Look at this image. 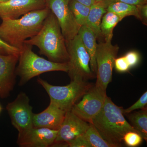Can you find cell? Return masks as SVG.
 I'll use <instances>...</instances> for the list:
<instances>
[{"label":"cell","instance_id":"obj_14","mask_svg":"<svg viewBox=\"0 0 147 147\" xmlns=\"http://www.w3.org/2000/svg\"><path fill=\"white\" fill-rule=\"evenodd\" d=\"M45 7V0H8L0 2V18H18L32 11Z\"/></svg>","mask_w":147,"mask_h":147},{"label":"cell","instance_id":"obj_1","mask_svg":"<svg viewBox=\"0 0 147 147\" xmlns=\"http://www.w3.org/2000/svg\"><path fill=\"white\" fill-rule=\"evenodd\" d=\"M24 43L37 46L40 53L51 61L58 63L68 62L65 39L57 19L50 10L38 32L30 39L25 40Z\"/></svg>","mask_w":147,"mask_h":147},{"label":"cell","instance_id":"obj_21","mask_svg":"<svg viewBox=\"0 0 147 147\" xmlns=\"http://www.w3.org/2000/svg\"><path fill=\"white\" fill-rule=\"evenodd\" d=\"M69 7L76 23L80 27L86 24L90 7L84 5L75 0H70Z\"/></svg>","mask_w":147,"mask_h":147},{"label":"cell","instance_id":"obj_9","mask_svg":"<svg viewBox=\"0 0 147 147\" xmlns=\"http://www.w3.org/2000/svg\"><path fill=\"white\" fill-rule=\"evenodd\" d=\"M106 96V93L93 85L83 96L82 100L73 105L71 111L83 120L91 123L102 109Z\"/></svg>","mask_w":147,"mask_h":147},{"label":"cell","instance_id":"obj_32","mask_svg":"<svg viewBox=\"0 0 147 147\" xmlns=\"http://www.w3.org/2000/svg\"><path fill=\"white\" fill-rule=\"evenodd\" d=\"M8 1V0H0V2H4Z\"/></svg>","mask_w":147,"mask_h":147},{"label":"cell","instance_id":"obj_8","mask_svg":"<svg viewBox=\"0 0 147 147\" xmlns=\"http://www.w3.org/2000/svg\"><path fill=\"white\" fill-rule=\"evenodd\" d=\"M30 99L24 92L17 95L15 100L9 102L6 110L12 125L18 130V134L28 130L33 125L34 113L32 107L30 104Z\"/></svg>","mask_w":147,"mask_h":147},{"label":"cell","instance_id":"obj_4","mask_svg":"<svg viewBox=\"0 0 147 147\" xmlns=\"http://www.w3.org/2000/svg\"><path fill=\"white\" fill-rule=\"evenodd\" d=\"M31 45L24 43L20 49L16 75L20 77L19 86L26 84L36 76L45 72L62 71L68 72V63H58L39 57L32 50Z\"/></svg>","mask_w":147,"mask_h":147},{"label":"cell","instance_id":"obj_20","mask_svg":"<svg viewBox=\"0 0 147 147\" xmlns=\"http://www.w3.org/2000/svg\"><path fill=\"white\" fill-rule=\"evenodd\" d=\"M107 11L113 12L123 19L127 16H133L139 18L138 6L117 1L110 4L107 7Z\"/></svg>","mask_w":147,"mask_h":147},{"label":"cell","instance_id":"obj_25","mask_svg":"<svg viewBox=\"0 0 147 147\" xmlns=\"http://www.w3.org/2000/svg\"><path fill=\"white\" fill-rule=\"evenodd\" d=\"M20 50L7 43L0 37V54L5 55H20Z\"/></svg>","mask_w":147,"mask_h":147},{"label":"cell","instance_id":"obj_6","mask_svg":"<svg viewBox=\"0 0 147 147\" xmlns=\"http://www.w3.org/2000/svg\"><path fill=\"white\" fill-rule=\"evenodd\" d=\"M66 45L69 55L67 73L71 80L75 77L86 81L95 78L96 74L90 67L89 55L79 35L66 42Z\"/></svg>","mask_w":147,"mask_h":147},{"label":"cell","instance_id":"obj_17","mask_svg":"<svg viewBox=\"0 0 147 147\" xmlns=\"http://www.w3.org/2000/svg\"><path fill=\"white\" fill-rule=\"evenodd\" d=\"M107 12V8L100 2L95 3L90 7L89 13L85 25L93 32L96 39L101 40L102 37L100 25L103 15Z\"/></svg>","mask_w":147,"mask_h":147},{"label":"cell","instance_id":"obj_18","mask_svg":"<svg viewBox=\"0 0 147 147\" xmlns=\"http://www.w3.org/2000/svg\"><path fill=\"white\" fill-rule=\"evenodd\" d=\"M131 123V125L143 138L147 139V107L139 111L125 114Z\"/></svg>","mask_w":147,"mask_h":147},{"label":"cell","instance_id":"obj_28","mask_svg":"<svg viewBox=\"0 0 147 147\" xmlns=\"http://www.w3.org/2000/svg\"><path fill=\"white\" fill-rule=\"evenodd\" d=\"M124 57L130 68L137 65L140 61V55L136 51L129 52Z\"/></svg>","mask_w":147,"mask_h":147},{"label":"cell","instance_id":"obj_12","mask_svg":"<svg viewBox=\"0 0 147 147\" xmlns=\"http://www.w3.org/2000/svg\"><path fill=\"white\" fill-rule=\"evenodd\" d=\"M57 133L58 130L33 126L18 134L17 144L21 147H52Z\"/></svg>","mask_w":147,"mask_h":147},{"label":"cell","instance_id":"obj_30","mask_svg":"<svg viewBox=\"0 0 147 147\" xmlns=\"http://www.w3.org/2000/svg\"><path fill=\"white\" fill-rule=\"evenodd\" d=\"M139 18L143 24L147 25V4L138 6Z\"/></svg>","mask_w":147,"mask_h":147},{"label":"cell","instance_id":"obj_16","mask_svg":"<svg viewBox=\"0 0 147 147\" xmlns=\"http://www.w3.org/2000/svg\"><path fill=\"white\" fill-rule=\"evenodd\" d=\"M78 34L81 38L84 47L89 55L91 69L96 74L97 69L96 57L98 46L96 36L93 32L85 25L81 27Z\"/></svg>","mask_w":147,"mask_h":147},{"label":"cell","instance_id":"obj_31","mask_svg":"<svg viewBox=\"0 0 147 147\" xmlns=\"http://www.w3.org/2000/svg\"><path fill=\"white\" fill-rule=\"evenodd\" d=\"M76 1L87 6L91 7L96 3L95 0H75Z\"/></svg>","mask_w":147,"mask_h":147},{"label":"cell","instance_id":"obj_2","mask_svg":"<svg viewBox=\"0 0 147 147\" xmlns=\"http://www.w3.org/2000/svg\"><path fill=\"white\" fill-rule=\"evenodd\" d=\"M123 109L107 95L100 113L92 121L91 123L112 147L122 146L123 137L127 132H137L125 118Z\"/></svg>","mask_w":147,"mask_h":147},{"label":"cell","instance_id":"obj_15","mask_svg":"<svg viewBox=\"0 0 147 147\" xmlns=\"http://www.w3.org/2000/svg\"><path fill=\"white\" fill-rule=\"evenodd\" d=\"M66 112L50 102L45 110L38 114H34L33 125L34 127L58 130L63 121Z\"/></svg>","mask_w":147,"mask_h":147},{"label":"cell","instance_id":"obj_26","mask_svg":"<svg viewBox=\"0 0 147 147\" xmlns=\"http://www.w3.org/2000/svg\"><path fill=\"white\" fill-rule=\"evenodd\" d=\"M67 146L70 147H92L84 134L76 137L67 143Z\"/></svg>","mask_w":147,"mask_h":147},{"label":"cell","instance_id":"obj_34","mask_svg":"<svg viewBox=\"0 0 147 147\" xmlns=\"http://www.w3.org/2000/svg\"><path fill=\"white\" fill-rule=\"evenodd\" d=\"M102 1V0H95L96 3L98 2L101 1Z\"/></svg>","mask_w":147,"mask_h":147},{"label":"cell","instance_id":"obj_22","mask_svg":"<svg viewBox=\"0 0 147 147\" xmlns=\"http://www.w3.org/2000/svg\"><path fill=\"white\" fill-rule=\"evenodd\" d=\"M84 135L92 147H112L101 137L92 124L90 123L89 127Z\"/></svg>","mask_w":147,"mask_h":147},{"label":"cell","instance_id":"obj_19","mask_svg":"<svg viewBox=\"0 0 147 147\" xmlns=\"http://www.w3.org/2000/svg\"><path fill=\"white\" fill-rule=\"evenodd\" d=\"M122 19L120 16L110 11H107L103 15L100 23V29L104 41L112 40L114 28Z\"/></svg>","mask_w":147,"mask_h":147},{"label":"cell","instance_id":"obj_10","mask_svg":"<svg viewBox=\"0 0 147 147\" xmlns=\"http://www.w3.org/2000/svg\"><path fill=\"white\" fill-rule=\"evenodd\" d=\"M46 7L55 15L61 27L65 42L78 34L81 27L76 23L69 7L70 0H45Z\"/></svg>","mask_w":147,"mask_h":147},{"label":"cell","instance_id":"obj_7","mask_svg":"<svg viewBox=\"0 0 147 147\" xmlns=\"http://www.w3.org/2000/svg\"><path fill=\"white\" fill-rule=\"evenodd\" d=\"M119 47L113 45L111 41L100 42L96 50V82L95 86L106 93L108 84L112 81L113 68Z\"/></svg>","mask_w":147,"mask_h":147},{"label":"cell","instance_id":"obj_5","mask_svg":"<svg viewBox=\"0 0 147 147\" xmlns=\"http://www.w3.org/2000/svg\"><path fill=\"white\" fill-rule=\"evenodd\" d=\"M37 82L47 92L50 102L65 112L70 111L73 105L93 86L79 77L74 78L65 86H54L40 78L37 79Z\"/></svg>","mask_w":147,"mask_h":147},{"label":"cell","instance_id":"obj_24","mask_svg":"<svg viewBox=\"0 0 147 147\" xmlns=\"http://www.w3.org/2000/svg\"><path fill=\"white\" fill-rule=\"evenodd\" d=\"M147 92L146 91L133 105L126 109H123L124 115L131 113L138 109H142L146 108L147 107Z\"/></svg>","mask_w":147,"mask_h":147},{"label":"cell","instance_id":"obj_13","mask_svg":"<svg viewBox=\"0 0 147 147\" xmlns=\"http://www.w3.org/2000/svg\"><path fill=\"white\" fill-rule=\"evenodd\" d=\"M18 55L0 54V98L8 97L16 83V66Z\"/></svg>","mask_w":147,"mask_h":147},{"label":"cell","instance_id":"obj_11","mask_svg":"<svg viewBox=\"0 0 147 147\" xmlns=\"http://www.w3.org/2000/svg\"><path fill=\"white\" fill-rule=\"evenodd\" d=\"M89 125V123L80 118L71 110L67 111L52 147L67 146L68 142L84 134Z\"/></svg>","mask_w":147,"mask_h":147},{"label":"cell","instance_id":"obj_23","mask_svg":"<svg viewBox=\"0 0 147 147\" xmlns=\"http://www.w3.org/2000/svg\"><path fill=\"white\" fill-rule=\"evenodd\" d=\"M143 138L137 132L129 131L125 134L123 142L127 146L135 147L139 146L143 142Z\"/></svg>","mask_w":147,"mask_h":147},{"label":"cell","instance_id":"obj_27","mask_svg":"<svg viewBox=\"0 0 147 147\" xmlns=\"http://www.w3.org/2000/svg\"><path fill=\"white\" fill-rule=\"evenodd\" d=\"M114 67L117 71L119 72H126L130 68L124 56L116 58Z\"/></svg>","mask_w":147,"mask_h":147},{"label":"cell","instance_id":"obj_3","mask_svg":"<svg viewBox=\"0 0 147 147\" xmlns=\"http://www.w3.org/2000/svg\"><path fill=\"white\" fill-rule=\"evenodd\" d=\"M50 11L46 7L32 11L20 18H1L0 37L7 43L20 50L25 40L38 32Z\"/></svg>","mask_w":147,"mask_h":147},{"label":"cell","instance_id":"obj_29","mask_svg":"<svg viewBox=\"0 0 147 147\" xmlns=\"http://www.w3.org/2000/svg\"><path fill=\"white\" fill-rule=\"evenodd\" d=\"M117 1L121 2L132 5L139 6L147 3V0H102L100 2L107 8V7L110 4Z\"/></svg>","mask_w":147,"mask_h":147},{"label":"cell","instance_id":"obj_33","mask_svg":"<svg viewBox=\"0 0 147 147\" xmlns=\"http://www.w3.org/2000/svg\"><path fill=\"white\" fill-rule=\"evenodd\" d=\"M2 107H1V105H0V113L1 112L2 110Z\"/></svg>","mask_w":147,"mask_h":147}]
</instances>
